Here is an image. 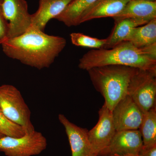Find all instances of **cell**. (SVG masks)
Here are the masks:
<instances>
[{
    "mask_svg": "<svg viewBox=\"0 0 156 156\" xmlns=\"http://www.w3.org/2000/svg\"><path fill=\"white\" fill-rule=\"evenodd\" d=\"M108 65H121L156 72V59L144 53L129 41H123L109 49L92 50L80 58L79 68L88 70Z\"/></svg>",
    "mask_w": 156,
    "mask_h": 156,
    "instance_id": "7a4b0ae2",
    "label": "cell"
},
{
    "mask_svg": "<svg viewBox=\"0 0 156 156\" xmlns=\"http://www.w3.org/2000/svg\"><path fill=\"white\" fill-rule=\"evenodd\" d=\"M66 44L64 38L50 35L32 27L1 44L3 52L9 58L38 69L50 67Z\"/></svg>",
    "mask_w": 156,
    "mask_h": 156,
    "instance_id": "6da1fadb",
    "label": "cell"
},
{
    "mask_svg": "<svg viewBox=\"0 0 156 156\" xmlns=\"http://www.w3.org/2000/svg\"><path fill=\"white\" fill-rule=\"evenodd\" d=\"M143 145L142 136L138 129L116 131L108 145L98 156H137Z\"/></svg>",
    "mask_w": 156,
    "mask_h": 156,
    "instance_id": "ba28073f",
    "label": "cell"
},
{
    "mask_svg": "<svg viewBox=\"0 0 156 156\" xmlns=\"http://www.w3.org/2000/svg\"><path fill=\"white\" fill-rule=\"evenodd\" d=\"M127 95L143 114L155 106L156 72L138 70L129 83Z\"/></svg>",
    "mask_w": 156,
    "mask_h": 156,
    "instance_id": "5b68a950",
    "label": "cell"
},
{
    "mask_svg": "<svg viewBox=\"0 0 156 156\" xmlns=\"http://www.w3.org/2000/svg\"><path fill=\"white\" fill-rule=\"evenodd\" d=\"M144 53L153 59H156V43H154L142 48Z\"/></svg>",
    "mask_w": 156,
    "mask_h": 156,
    "instance_id": "603a6c76",
    "label": "cell"
},
{
    "mask_svg": "<svg viewBox=\"0 0 156 156\" xmlns=\"http://www.w3.org/2000/svg\"><path fill=\"white\" fill-rule=\"evenodd\" d=\"M148 22L143 19L126 18L115 22L113 30L107 38L106 44L103 48L111 49L122 42L126 41L134 28L145 25Z\"/></svg>",
    "mask_w": 156,
    "mask_h": 156,
    "instance_id": "9a60e30c",
    "label": "cell"
},
{
    "mask_svg": "<svg viewBox=\"0 0 156 156\" xmlns=\"http://www.w3.org/2000/svg\"><path fill=\"white\" fill-rule=\"evenodd\" d=\"M3 136H4V135H3V134H2L1 132H0V138H1V137H2Z\"/></svg>",
    "mask_w": 156,
    "mask_h": 156,
    "instance_id": "d4e9b609",
    "label": "cell"
},
{
    "mask_svg": "<svg viewBox=\"0 0 156 156\" xmlns=\"http://www.w3.org/2000/svg\"><path fill=\"white\" fill-rule=\"evenodd\" d=\"M47 140L35 130L18 137L0 138V151L6 156H32L40 154L47 147Z\"/></svg>",
    "mask_w": 156,
    "mask_h": 156,
    "instance_id": "8992f818",
    "label": "cell"
},
{
    "mask_svg": "<svg viewBox=\"0 0 156 156\" xmlns=\"http://www.w3.org/2000/svg\"><path fill=\"white\" fill-rule=\"evenodd\" d=\"M70 37L73 44L77 47H85L94 49L103 48L107 41V38L99 39L80 33H73L70 34Z\"/></svg>",
    "mask_w": 156,
    "mask_h": 156,
    "instance_id": "d6986e66",
    "label": "cell"
},
{
    "mask_svg": "<svg viewBox=\"0 0 156 156\" xmlns=\"http://www.w3.org/2000/svg\"><path fill=\"white\" fill-rule=\"evenodd\" d=\"M126 41L139 48L156 43V18L134 28Z\"/></svg>",
    "mask_w": 156,
    "mask_h": 156,
    "instance_id": "e0dca14e",
    "label": "cell"
},
{
    "mask_svg": "<svg viewBox=\"0 0 156 156\" xmlns=\"http://www.w3.org/2000/svg\"><path fill=\"white\" fill-rule=\"evenodd\" d=\"M130 0H98L81 17L80 24L97 18L112 17L120 13Z\"/></svg>",
    "mask_w": 156,
    "mask_h": 156,
    "instance_id": "4fadbf2b",
    "label": "cell"
},
{
    "mask_svg": "<svg viewBox=\"0 0 156 156\" xmlns=\"http://www.w3.org/2000/svg\"><path fill=\"white\" fill-rule=\"evenodd\" d=\"M112 18L115 22L126 18H136L150 21L156 18V2L130 1L122 11Z\"/></svg>",
    "mask_w": 156,
    "mask_h": 156,
    "instance_id": "5bb4252c",
    "label": "cell"
},
{
    "mask_svg": "<svg viewBox=\"0 0 156 156\" xmlns=\"http://www.w3.org/2000/svg\"><path fill=\"white\" fill-rule=\"evenodd\" d=\"M138 130L142 136L143 145L156 144V107L143 114Z\"/></svg>",
    "mask_w": 156,
    "mask_h": 156,
    "instance_id": "ac0fdd59",
    "label": "cell"
},
{
    "mask_svg": "<svg viewBox=\"0 0 156 156\" xmlns=\"http://www.w3.org/2000/svg\"><path fill=\"white\" fill-rule=\"evenodd\" d=\"M116 131L139 129L143 113L130 96L120 100L112 111Z\"/></svg>",
    "mask_w": 156,
    "mask_h": 156,
    "instance_id": "30bf717a",
    "label": "cell"
},
{
    "mask_svg": "<svg viewBox=\"0 0 156 156\" xmlns=\"http://www.w3.org/2000/svg\"><path fill=\"white\" fill-rule=\"evenodd\" d=\"M73 0H39L38 9L32 14L31 27L44 32L48 22L61 14Z\"/></svg>",
    "mask_w": 156,
    "mask_h": 156,
    "instance_id": "7c38bea8",
    "label": "cell"
},
{
    "mask_svg": "<svg viewBox=\"0 0 156 156\" xmlns=\"http://www.w3.org/2000/svg\"><path fill=\"white\" fill-rule=\"evenodd\" d=\"M112 156H120L118 155H112Z\"/></svg>",
    "mask_w": 156,
    "mask_h": 156,
    "instance_id": "484cf974",
    "label": "cell"
},
{
    "mask_svg": "<svg viewBox=\"0 0 156 156\" xmlns=\"http://www.w3.org/2000/svg\"><path fill=\"white\" fill-rule=\"evenodd\" d=\"M130 1H146V2H155L156 0H130Z\"/></svg>",
    "mask_w": 156,
    "mask_h": 156,
    "instance_id": "cb8c5ba5",
    "label": "cell"
},
{
    "mask_svg": "<svg viewBox=\"0 0 156 156\" xmlns=\"http://www.w3.org/2000/svg\"><path fill=\"white\" fill-rule=\"evenodd\" d=\"M139 69L125 66L108 65L92 68L87 71L94 88L112 111L127 95L129 83Z\"/></svg>",
    "mask_w": 156,
    "mask_h": 156,
    "instance_id": "3957f363",
    "label": "cell"
},
{
    "mask_svg": "<svg viewBox=\"0 0 156 156\" xmlns=\"http://www.w3.org/2000/svg\"><path fill=\"white\" fill-rule=\"evenodd\" d=\"M98 115L97 124L88 133L93 156H98L99 153L108 145L116 131L112 111L105 104L99 110Z\"/></svg>",
    "mask_w": 156,
    "mask_h": 156,
    "instance_id": "9c48e42d",
    "label": "cell"
},
{
    "mask_svg": "<svg viewBox=\"0 0 156 156\" xmlns=\"http://www.w3.org/2000/svg\"><path fill=\"white\" fill-rule=\"evenodd\" d=\"M2 7L9 23L8 38L19 36L30 28L32 14L29 13L26 0H2Z\"/></svg>",
    "mask_w": 156,
    "mask_h": 156,
    "instance_id": "52a82bcc",
    "label": "cell"
},
{
    "mask_svg": "<svg viewBox=\"0 0 156 156\" xmlns=\"http://www.w3.org/2000/svg\"><path fill=\"white\" fill-rule=\"evenodd\" d=\"M137 156H156V144L154 145H143Z\"/></svg>",
    "mask_w": 156,
    "mask_h": 156,
    "instance_id": "7402d4cb",
    "label": "cell"
},
{
    "mask_svg": "<svg viewBox=\"0 0 156 156\" xmlns=\"http://www.w3.org/2000/svg\"><path fill=\"white\" fill-rule=\"evenodd\" d=\"M0 132L4 136L18 137L24 135L25 131L21 126L9 120L0 107Z\"/></svg>",
    "mask_w": 156,
    "mask_h": 156,
    "instance_id": "ffe728a7",
    "label": "cell"
},
{
    "mask_svg": "<svg viewBox=\"0 0 156 156\" xmlns=\"http://www.w3.org/2000/svg\"><path fill=\"white\" fill-rule=\"evenodd\" d=\"M9 23L3 14L2 7V0H0V44L8 38Z\"/></svg>",
    "mask_w": 156,
    "mask_h": 156,
    "instance_id": "44dd1931",
    "label": "cell"
},
{
    "mask_svg": "<svg viewBox=\"0 0 156 156\" xmlns=\"http://www.w3.org/2000/svg\"><path fill=\"white\" fill-rule=\"evenodd\" d=\"M0 107L9 120L23 128L25 134L35 131L30 120V110L16 87L0 86Z\"/></svg>",
    "mask_w": 156,
    "mask_h": 156,
    "instance_id": "277c9868",
    "label": "cell"
},
{
    "mask_svg": "<svg viewBox=\"0 0 156 156\" xmlns=\"http://www.w3.org/2000/svg\"><path fill=\"white\" fill-rule=\"evenodd\" d=\"M58 119L65 129L71 149L72 156H93L88 130L70 122L64 115H58Z\"/></svg>",
    "mask_w": 156,
    "mask_h": 156,
    "instance_id": "8fae6325",
    "label": "cell"
},
{
    "mask_svg": "<svg viewBox=\"0 0 156 156\" xmlns=\"http://www.w3.org/2000/svg\"><path fill=\"white\" fill-rule=\"evenodd\" d=\"M98 0H73L64 11L55 18L66 26L80 25L81 17L84 12Z\"/></svg>",
    "mask_w": 156,
    "mask_h": 156,
    "instance_id": "2e32d148",
    "label": "cell"
}]
</instances>
